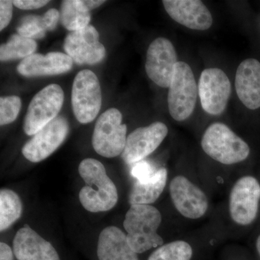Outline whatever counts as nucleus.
I'll return each instance as SVG.
<instances>
[{"label": "nucleus", "mask_w": 260, "mask_h": 260, "mask_svg": "<svg viewBox=\"0 0 260 260\" xmlns=\"http://www.w3.org/2000/svg\"><path fill=\"white\" fill-rule=\"evenodd\" d=\"M169 129L160 121L135 129L126 138L125 148L121 154L124 161L134 164L153 153L167 138Z\"/></svg>", "instance_id": "12"}, {"label": "nucleus", "mask_w": 260, "mask_h": 260, "mask_svg": "<svg viewBox=\"0 0 260 260\" xmlns=\"http://www.w3.org/2000/svg\"><path fill=\"white\" fill-rule=\"evenodd\" d=\"M64 91L57 84H51L41 90L29 104L24 120L25 134L34 136L54 120L62 107Z\"/></svg>", "instance_id": "7"}, {"label": "nucleus", "mask_w": 260, "mask_h": 260, "mask_svg": "<svg viewBox=\"0 0 260 260\" xmlns=\"http://www.w3.org/2000/svg\"><path fill=\"white\" fill-rule=\"evenodd\" d=\"M167 169L161 168L146 179L137 180L129 192L130 205H150L155 203L167 185Z\"/></svg>", "instance_id": "20"}, {"label": "nucleus", "mask_w": 260, "mask_h": 260, "mask_svg": "<svg viewBox=\"0 0 260 260\" xmlns=\"http://www.w3.org/2000/svg\"><path fill=\"white\" fill-rule=\"evenodd\" d=\"M21 109V99L16 95L0 99V124L1 126L13 122Z\"/></svg>", "instance_id": "26"}, {"label": "nucleus", "mask_w": 260, "mask_h": 260, "mask_svg": "<svg viewBox=\"0 0 260 260\" xmlns=\"http://www.w3.org/2000/svg\"><path fill=\"white\" fill-rule=\"evenodd\" d=\"M69 129L66 119L58 116L25 143L22 148L23 156L32 162L45 160L62 144Z\"/></svg>", "instance_id": "11"}, {"label": "nucleus", "mask_w": 260, "mask_h": 260, "mask_svg": "<svg viewBox=\"0 0 260 260\" xmlns=\"http://www.w3.org/2000/svg\"><path fill=\"white\" fill-rule=\"evenodd\" d=\"M65 52L78 64H95L106 56V49L99 41V34L93 25L70 32L64 40Z\"/></svg>", "instance_id": "14"}, {"label": "nucleus", "mask_w": 260, "mask_h": 260, "mask_svg": "<svg viewBox=\"0 0 260 260\" xmlns=\"http://www.w3.org/2000/svg\"><path fill=\"white\" fill-rule=\"evenodd\" d=\"M232 93V84L225 72L207 68L202 72L198 83L202 107L210 115L218 116L226 109Z\"/></svg>", "instance_id": "8"}, {"label": "nucleus", "mask_w": 260, "mask_h": 260, "mask_svg": "<svg viewBox=\"0 0 260 260\" xmlns=\"http://www.w3.org/2000/svg\"><path fill=\"white\" fill-rule=\"evenodd\" d=\"M13 5L21 10H35L42 8L49 3L48 0H15Z\"/></svg>", "instance_id": "29"}, {"label": "nucleus", "mask_w": 260, "mask_h": 260, "mask_svg": "<svg viewBox=\"0 0 260 260\" xmlns=\"http://www.w3.org/2000/svg\"><path fill=\"white\" fill-rule=\"evenodd\" d=\"M126 124L122 114L115 108L108 109L99 116L92 138L95 151L105 158H114L122 154L126 141Z\"/></svg>", "instance_id": "5"}, {"label": "nucleus", "mask_w": 260, "mask_h": 260, "mask_svg": "<svg viewBox=\"0 0 260 260\" xmlns=\"http://www.w3.org/2000/svg\"><path fill=\"white\" fill-rule=\"evenodd\" d=\"M162 3L169 16L186 28L206 30L213 25L211 13L200 0H164Z\"/></svg>", "instance_id": "15"}, {"label": "nucleus", "mask_w": 260, "mask_h": 260, "mask_svg": "<svg viewBox=\"0 0 260 260\" xmlns=\"http://www.w3.org/2000/svg\"><path fill=\"white\" fill-rule=\"evenodd\" d=\"M260 184L255 178L246 176L234 184L229 198V211L236 223L248 225L257 216Z\"/></svg>", "instance_id": "9"}, {"label": "nucleus", "mask_w": 260, "mask_h": 260, "mask_svg": "<svg viewBox=\"0 0 260 260\" xmlns=\"http://www.w3.org/2000/svg\"><path fill=\"white\" fill-rule=\"evenodd\" d=\"M155 171L153 170L150 164L145 160L134 164L131 169V175L137 180H143L150 177Z\"/></svg>", "instance_id": "27"}, {"label": "nucleus", "mask_w": 260, "mask_h": 260, "mask_svg": "<svg viewBox=\"0 0 260 260\" xmlns=\"http://www.w3.org/2000/svg\"><path fill=\"white\" fill-rule=\"evenodd\" d=\"M37 44L34 39L14 34L8 42L0 47V60L2 61L21 59L32 55L37 50Z\"/></svg>", "instance_id": "23"}, {"label": "nucleus", "mask_w": 260, "mask_h": 260, "mask_svg": "<svg viewBox=\"0 0 260 260\" xmlns=\"http://www.w3.org/2000/svg\"><path fill=\"white\" fill-rule=\"evenodd\" d=\"M106 1H102V0H82L83 6L86 8L88 11L95 8H99V6L105 3Z\"/></svg>", "instance_id": "32"}, {"label": "nucleus", "mask_w": 260, "mask_h": 260, "mask_svg": "<svg viewBox=\"0 0 260 260\" xmlns=\"http://www.w3.org/2000/svg\"><path fill=\"white\" fill-rule=\"evenodd\" d=\"M203 151L215 161L232 165L245 160L250 153L247 143L223 123L210 124L202 138Z\"/></svg>", "instance_id": "3"}, {"label": "nucleus", "mask_w": 260, "mask_h": 260, "mask_svg": "<svg viewBox=\"0 0 260 260\" xmlns=\"http://www.w3.org/2000/svg\"><path fill=\"white\" fill-rule=\"evenodd\" d=\"M256 247L260 256V235L258 237L257 239H256Z\"/></svg>", "instance_id": "33"}, {"label": "nucleus", "mask_w": 260, "mask_h": 260, "mask_svg": "<svg viewBox=\"0 0 260 260\" xmlns=\"http://www.w3.org/2000/svg\"><path fill=\"white\" fill-rule=\"evenodd\" d=\"M73 61L64 53L51 52L46 55L34 54L24 59L17 70L20 75L25 77L60 75L72 69Z\"/></svg>", "instance_id": "18"}, {"label": "nucleus", "mask_w": 260, "mask_h": 260, "mask_svg": "<svg viewBox=\"0 0 260 260\" xmlns=\"http://www.w3.org/2000/svg\"><path fill=\"white\" fill-rule=\"evenodd\" d=\"M59 19H60V13L54 8L48 10L43 16V20H44L47 30H54L56 28Z\"/></svg>", "instance_id": "30"}, {"label": "nucleus", "mask_w": 260, "mask_h": 260, "mask_svg": "<svg viewBox=\"0 0 260 260\" xmlns=\"http://www.w3.org/2000/svg\"><path fill=\"white\" fill-rule=\"evenodd\" d=\"M13 252L18 260H60L52 244L28 224H25L15 234Z\"/></svg>", "instance_id": "16"}, {"label": "nucleus", "mask_w": 260, "mask_h": 260, "mask_svg": "<svg viewBox=\"0 0 260 260\" xmlns=\"http://www.w3.org/2000/svg\"><path fill=\"white\" fill-rule=\"evenodd\" d=\"M99 260H139L130 247L126 234L116 226L104 229L99 235L97 245Z\"/></svg>", "instance_id": "19"}, {"label": "nucleus", "mask_w": 260, "mask_h": 260, "mask_svg": "<svg viewBox=\"0 0 260 260\" xmlns=\"http://www.w3.org/2000/svg\"><path fill=\"white\" fill-rule=\"evenodd\" d=\"M178 62L177 51L172 42L167 38H157L147 51L145 71L154 83L169 88Z\"/></svg>", "instance_id": "10"}, {"label": "nucleus", "mask_w": 260, "mask_h": 260, "mask_svg": "<svg viewBox=\"0 0 260 260\" xmlns=\"http://www.w3.org/2000/svg\"><path fill=\"white\" fill-rule=\"evenodd\" d=\"M78 172L85 183L79 193L83 208L91 213L112 210L117 203V189L102 162L93 158L84 159Z\"/></svg>", "instance_id": "1"}, {"label": "nucleus", "mask_w": 260, "mask_h": 260, "mask_svg": "<svg viewBox=\"0 0 260 260\" xmlns=\"http://www.w3.org/2000/svg\"><path fill=\"white\" fill-rule=\"evenodd\" d=\"M198 85L187 63L179 61L169 87L168 106L171 116L177 121L190 117L196 106Z\"/></svg>", "instance_id": "4"}, {"label": "nucleus", "mask_w": 260, "mask_h": 260, "mask_svg": "<svg viewBox=\"0 0 260 260\" xmlns=\"http://www.w3.org/2000/svg\"><path fill=\"white\" fill-rule=\"evenodd\" d=\"M90 13L82 0H64L61 5L60 20L63 26L70 31L85 28L90 21Z\"/></svg>", "instance_id": "21"}, {"label": "nucleus", "mask_w": 260, "mask_h": 260, "mask_svg": "<svg viewBox=\"0 0 260 260\" xmlns=\"http://www.w3.org/2000/svg\"><path fill=\"white\" fill-rule=\"evenodd\" d=\"M13 1L1 0L0 1V30L6 28L13 17Z\"/></svg>", "instance_id": "28"}, {"label": "nucleus", "mask_w": 260, "mask_h": 260, "mask_svg": "<svg viewBox=\"0 0 260 260\" xmlns=\"http://www.w3.org/2000/svg\"><path fill=\"white\" fill-rule=\"evenodd\" d=\"M192 248L184 241H175L159 246L148 260H191Z\"/></svg>", "instance_id": "24"}, {"label": "nucleus", "mask_w": 260, "mask_h": 260, "mask_svg": "<svg viewBox=\"0 0 260 260\" xmlns=\"http://www.w3.org/2000/svg\"><path fill=\"white\" fill-rule=\"evenodd\" d=\"M160 211L150 205H133L126 212L124 228L130 247L137 254L164 245V239L158 234L161 223Z\"/></svg>", "instance_id": "2"}, {"label": "nucleus", "mask_w": 260, "mask_h": 260, "mask_svg": "<svg viewBox=\"0 0 260 260\" xmlns=\"http://www.w3.org/2000/svg\"><path fill=\"white\" fill-rule=\"evenodd\" d=\"M72 107L77 120L88 124L95 119L102 105V88L96 75L83 70L77 74L72 89Z\"/></svg>", "instance_id": "6"}, {"label": "nucleus", "mask_w": 260, "mask_h": 260, "mask_svg": "<svg viewBox=\"0 0 260 260\" xmlns=\"http://www.w3.org/2000/svg\"><path fill=\"white\" fill-rule=\"evenodd\" d=\"M13 252L11 248L4 242L0 243V260H13Z\"/></svg>", "instance_id": "31"}, {"label": "nucleus", "mask_w": 260, "mask_h": 260, "mask_svg": "<svg viewBox=\"0 0 260 260\" xmlns=\"http://www.w3.org/2000/svg\"><path fill=\"white\" fill-rule=\"evenodd\" d=\"M235 88L239 100L247 109H259V61L251 58L241 62L236 73Z\"/></svg>", "instance_id": "17"}, {"label": "nucleus", "mask_w": 260, "mask_h": 260, "mask_svg": "<svg viewBox=\"0 0 260 260\" xmlns=\"http://www.w3.org/2000/svg\"><path fill=\"white\" fill-rule=\"evenodd\" d=\"M23 205L20 197L14 191L2 189L0 191V231L7 230L20 218Z\"/></svg>", "instance_id": "22"}, {"label": "nucleus", "mask_w": 260, "mask_h": 260, "mask_svg": "<svg viewBox=\"0 0 260 260\" xmlns=\"http://www.w3.org/2000/svg\"><path fill=\"white\" fill-rule=\"evenodd\" d=\"M169 192L176 209L185 218L195 220L206 213L208 208L206 194L184 176L172 179Z\"/></svg>", "instance_id": "13"}, {"label": "nucleus", "mask_w": 260, "mask_h": 260, "mask_svg": "<svg viewBox=\"0 0 260 260\" xmlns=\"http://www.w3.org/2000/svg\"><path fill=\"white\" fill-rule=\"evenodd\" d=\"M19 35L29 39H42L47 31L43 16L28 15L24 17L17 27Z\"/></svg>", "instance_id": "25"}]
</instances>
